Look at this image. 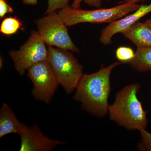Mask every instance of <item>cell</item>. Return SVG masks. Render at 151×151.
Segmentation results:
<instances>
[{"mask_svg": "<svg viewBox=\"0 0 151 151\" xmlns=\"http://www.w3.org/2000/svg\"><path fill=\"white\" fill-rule=\"evenodd\" d=\"M122 63L119 61L114 63L95 73L83 74L73 96L76 101L81 103L82 109L99 118L108 113L111 72Z\"/></svg>", "mask_w": 151, "mask_h": 151, "instance_id": "cell-1", "label": "cell"}, {"mask_svg": "<svg viewBox=\"0 0 151 151\" xmlns=\"http://www.w3.org/2000/svg\"><path fill=\"white\" fill-rule=\"evenodd\" d=\"M141 86L138 83L124 86L116 94L114 103L109 106L111 121L128 130L146 129L147 112L143 109L137 94Z\"/></svg>", "mask_w": 151, "mask_h": 151, "instance_id": "cell-2", "label": "cell"}, {"mask_svg": "<svg viewBox=\"0 0 151 151\" xmlns=\"http://www.w3.org/2000/svg\"><path fill=\"white\" fill-rule=\"evenodd\" d=\"M140 5L132 0H126L113 7L86 10L73 8L69 5L59 10L58 13L67 27L82 23H111L135 12Z\"/></svg>", "mask_w": 151, "mask_h": 151, "instance_id": "cell-3", "label": "cell"}, {"mask_svg": "<svg viewBox=\"0 0 151 151\" xmlns=\"http://www.w3.org/2000/svg\"><path fill=\"white\" fill-rule=\"evenodd\" d=\"M47 60L60 85L68 94L76 90L83 75V67L70 51L49 46Z\"/></svg>", "mask_w": 151, "mask_h": 151, "instance_id": "cell-4", "label": "cell"}, {"mask_svg": "<svg viewBox=\"0 0 151 151\" xmlns=\"http://www.w3.org/2000/svg\"><path fill=\"white\" fill-rule=\"evenodd\" d=\"M37 32L45 44L61 49L79 52L58 13L52 12L36 21Z\"/></svg>", "mask_w": 151, "mask_h": 151, "instance_id": "cell-5", "label": "cell"}, {"mask_svg": "<svg viewBox=\"0 0 151 151\" xmlns=\"http://www.w3.org/2000/svg\"><path fill=\"white\" fill-rule=\"evenodd\" d=\"M16 70L20 75L24 74L33 65L48 58V49L37 31H32L27 40L18 50L9 52Z\"/></svg>", "mask_w": 151, "mask_h": 151, "instance_id": "cell-6", "label": "cell"}, {"mask_svg": "<svg viewBox=\"0 0 151 151\" xmlns=\"http://www.w3.org/2000/svg\"><path fill=\"white\" fill-rule=\"evenodd\" d=\"M27 72L28 77L33 85L32 96L35 100L48 104L59 84L48 60L36 63Z\"/></svg>", "mask_w": 151, "mask_h": 151, "instance_id": "cell-7", "label": "cell"}, {"mask_svg": "<svg viewBox=\"0 0 151 151\" xmlns=\"http://www.w3.org/2000/svg\"><path fill=\"white\" fill-rule=\"evenodd\" d=\"M20 151H50L65 142L52 139L44 135L36 124L27 127L21 134Z\"/></svg>", "mask_w": 151, "mask_h": 151, "instance_id": "cell-8", "label": "cell"}, {"mask_svg": "<svg viewBox=\"0 0 151 151\" xmlns=\"http://www.w3.org/2000/svg\"><path fill=\"white\" fill-rule=\"evenodd\" d=\"M151 12V3L148 5L142 4L133 14L112 22L102 30L100 37V42L103 45L111 44L112 37L115 35L124 32Z\"/></svg>", "mask_w": 151, "mask_h": 151, "instance_id": "cell-9", "label": "cell"}, {"mask_svg": "<svg viewBox=\"0 0 151 151\" xmlns=\"http://www.w3.org/2000/svg\"><path fill=\"white\" fill-rule=\"evenodd\" d=\"M27 127L19 122L9 106L5 103H3L0 110V138L12 133L21 135Z\"/></svg>", "mask_w": 151, "mask_h": 151, "instance_id": "cell-10", "label": "cell"}, {"mask_svg": "<svg viewBox=\"0 0 151 151\" xmlns=\"http://www.w3.org/2000/svg\"><path fill=\"white\" fill-rule=\"evenodd\" d=\"M122 34L137 48L151 47V29L145 22H137Z\"/></svg>", "mask_w": 151, "mask_h": 151, "instance_id": "cell-11", "label": "cell"}, {"mask_svg": "<svg viewBox=\"0 0 151 151\" xmlns=\"http://www.w3.org/2000/svg\"><path fill=\"white\" fill-rule=\"evenodd\" d=\"M129 64L139 72L151 70V47L137 48L135 57Z\"/></svg>", "mask_w": 151, "mask_h": 151, "instance_id": "cell-12", "label": "cell"}, {"mask_svg": "<svg viewBox=\"0 0 151 151\" xmlns=\"http://www.w3.org/2000/svg\"><path fill=\"white\" fill-rule=\"evenodd\" d=\"M22 22L16 17L5 18L0 26V32L6 36L17 33L19 29L24 30Z\"/></svg>", "mask_w": 151, "mask_h": 151, "instance_id": "cell-13", "label": "cell"}, {"mask_svg": "<svg viewBox=\"0 0 151 151\" xmlns=\"http://www.w3.org/2000/svg\"><path fill=\"white\" fill-rule=\"evenodd\" d=\"M116 55L119 62L129 63L135 57V52L131 47L121 46L116 50Z\"/></svg>", "mask_w": 151, "mask_h": 151, "instance_id": "cell-14", "label": "cell"}, {"mask_svg": "<svg viewBox=\"0 0 151 151\" xmlns=\"http://www.w3.org/2000/svg\"><path fill=\"white\" fill-rule=\"evenodd\" d=\"M70 0H48V6L45 11V14H48L52 12H56L69 5Z\"/></svg>", "mask_w": 151, "mask_h": 151, "instance_id": "cell-15", "label": "cell"}, {"mask_svg": "<svg viewBox=\"0 0 151 151\" xmlns=\"http://www.w3.org/2000/svg\"><path fill=\"white\" fill-rule=\"evenodd\" d=\"M141 136L139 149L143 151H151V133L146 129L140 131Z\"/></svg>", "mask_w": 151, "mask_h": 151, "instance_id": "cell-16", "label": "cell"}, {"mask_svg": "<svg viewBox=\"0 0 151 151\" xmlns=\"http://www.w3.org/2000/svg\"><path fill=\"white\" fill-rule=\"evenodd\" d=\"M107 1L110 0H106ZM84 2L86 4L88 5L94 7L100 8L102 4V0H73L70 6L73 8H80L81 3Z\"/></svg>", "mask_w": 151, "mask_h": 151, "instance_id": "cell-17", "label": "cell"}, {"mask_svg": "<svg viewBox=\"0 0 151 151\" xmlns=\"http://www.w3.org/2000/svg\"><path fill=\"white\" fill-rule=\"evenodd\" d=\"M14 10L6 0H0V18H4L7 14L12 13Z\"/></svg>", "mask_w": 151, "mask_h": 151, "instance_id": "cell-18", "label": "cell"}, {"mask_svg": "<svg viewBox=\"0 0 151 151\" xmlns=\"http://www.w3.org/2000/svg\"><path fill=\"white\" fill-rule=\"evenodd\" d=\"M38 0H22L23 3L27 5H35L37 4Z\"/></svg>", "mask_w": 151, "mask_h": 151, "instance_id": "cell-19", "label": "cell"}, {"mask_svg": "<svg viewBox=\"0 0 151 151\" xmlns=\"http://www.w3.org/2000/svg\"><path fill=\"white\" fill-rule=\"evenodd\" d=\"M145 22L151 29V19L147 20V21Z\"/></svg>", "mask_w": 151, "mask_h": 151, "instance_id": "cell-20", "label": "cell"}, {"mask_svg": "<svg viewBox=\"0 0 151 151\" xmlns=\"http://www.w3.org/2000/svg\"><path fill=\"white\" fill-rule=\"evenodd\" d=\"M3 66V60L1 58V63H0V66H1V67H2Z\"/></svg>", "mask_w": 151, "mask_h": 151, "instance_id": "cell-21", "label": "cell"}, {"mask_svg": "<svg viewBox=\"0 0 151 151\" xmlns=\"http://www.w3.org/2000/svg\"><path fill=\"white\" fill-rule=\"evenodd\" d=\"M132 1H133L135 2L138 3L140 1H144V0H132Z\"/></svg>", "mask_w": 151, "mask_h": 151, "instance_id": "cell-22", "label": "cell"}, {"mask_svg": "<svg viewBox=\"0 0 151 151\" xmlns=\"http://www.w3.org/2000/svg\"></svg>", "mask_w": 151, "mask_h": 151, "instance_id": "cell-23", "label": "cell"}]
</instances>
